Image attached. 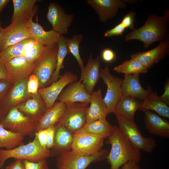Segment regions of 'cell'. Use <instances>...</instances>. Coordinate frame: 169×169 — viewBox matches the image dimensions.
<instances>
[{"label":"cell","mask_w":169,"mask_h":169,"mask_svg":"<svg viewBox=\"0 0 169 169\" xmlns=\"http://www.w3.org/2000/svg\"><path fill=\"white\" fill-rule=\"evenodd\" d=\"M105 141L110 144L111 148L106 158L110 169H120L129 161L139 163L141 160L140 150L136 148L116 125L112 130Z\"/></svg>","instance_id":"6da1fadb"},{"label":"cell","mask_w":169,"mask_h":169,"mask_svg":"<svg viewBox=\"0 0 169 169\" xmlns=\"http://www.w3.org/2000/svg\"><path fill=\"white\" fill-rule=\"evenodd\" d=\"M169 10L166 9L162 16L156 14L149 15L143 26L127 33L124 39L138 40L143 43L144 48H147L155 42L163 41L169 36Z\"/></svg>","instance_id":"7a4b0ae2"},{"label":"cell","mask_w":169,"mask_h":169,"mask_svg":"<svg viewBox=\"0 0 169 169\" xmlns=\"http://www.w3.org/2000/svg\"><path fill=\"white\" fill-rule=\"evenodd\" d=\"M50 150L43 147L35 135L33 141L10 150L0 149V168L11 158L37 162L50 156Z\"/></svg>","instance_id":"3957f363"},{"label":"cell","mask_w":169,"mask_h":169,"mask_svg":"<svg viewBox=\"0 0 169 169\" xmlns=\"http://www.w3.org/2000/svg\"><path fill=\"white\" fill-rule=\"evenodd\" d=\"M58 49L57 43L50 46H45L41 55L35 63L31 74L38 76L39 89L51 84L52 77L56 69Z\"/></svg>","instance_id":"277c9868"},{"label":"cell","mask_w":169,"mask_h":169,"mask_svg":"<svg viewBox=\"0 0 169 169\" xmlns=\"http://www.w3.org/2000/svg\"><path fill=\"white\" fill-rule=\"evenodd\" d=\"M89 104L81 102L66 104L63 114L54 125L62 126L74 134L86 123V112Z\"/></svg>","instance_id":"5b68a950"},{"label":"cell","mask_w":169,"mask_h":169,"mask_svg":"<svg viewBox=\"0 0 169 169\" xmlns=\"http://www.w3.org/2000/svg\"><path fill=\"white\" fill-rule=\"evenodd\" d=\"M38 122L25 115L17 108L11 109L0 124L5 129L23 136L34 137Z\"/></svg>","instance_id":"8992f818"},{"label":"cell","mask_w":169,"mask_h":169,"mask_svg":"<svg viewBox=\"0 0 169 169\" xmlns=\"http://www.w3.org/2000/svg\"><path fill=\"white\" fill-rule=\"evenodd\" d=\"M115 115L119 129L133 145L140 150L151 153L157 146L156 141L151 137H144L134 120H130Z\"/></svg>","instance_id":"52a82bcc"},{"label":"cell","mask_w":169,"mask_h":169,"mask_svg":"<svg viewBox=\"0 0 169 169\" xmlns=\"http://www.w3.org/2000/svg\"><path fill=\"white\" fill-rule=\"evenodd\" d=\"M109 152L106 149H101L98 153L90 156L79 155L71 150L62 153L57 157V169H86L90 164L106 159Z\"/></svg>","instance_id":"ba28073f"},{"label":"cell","mask_w":169,"mask_h":169,"mask_svg":"<svg viewBox=\"0 0 169 169\" xmlns=\"http://www.w3.org/2000/svg\"><path fill=\"white\" fill-rule=\"evenodd\" d=\"M104 139L99 135L80 130L74 134L71 150L80 155H93L102 149Z\"/></svg>","instance_id":"9c48e42d"},{"label":"cell","mask_w":169,"mask_h":169,"mask_svg":"<svg viewBox=\"0 0 169 169\" xmlns=\"http://www.w3.org/2000/svg\"><path fill=\"white\" fill-rule=\"evenodd\" d=\"M100 77L107 88L103 100L108 109V114L114 113L117 104L122 96L121 86L123 79L113 75L108 66L104 68L100 67Z\"/></svg>","instance_id":"30bf717a"},{"label":"cell","mask_w":169,"mask_h":169,"mask_svg":"<svg viewBox=\"0 0 169 169\" xmlns=\"http://www.w3.org/2000/svg\"><path fill=\"white\" fill-rule=\"evenodd\" d=\"M29 77L13 84L4 99L1 102L0 121L11 109L32 96V95L28 92L27 89Z\"/></svg>","instance_id":"8fae6325"},{"label":"cell","mask_w":169,"mask_h":169,"mask_svg":"<svg viewBox=\"0 0 169 169\" xmlns=\"http://www.w3.org/2000/svg\"><path fill=\"white\" fill-rule=\"evenodd\" d=\"M30 19H15L11 22L8 26L3 28L2 31V50L8 46L31 38L28 28Z\"/></svg>","instance_id":"7c38bea8"},{"label":"cell","mask_w":169,"mask_h":169,"mask_svg":"<svg viewBox=\"0 0 169 169\" xmlns=\"http://www.w3.org/2000/svg\"><path fill=\"white\" fill-rule=\"evenodd\" d=\"M77 79L76 74L71 72H66L49 86L38 90V93L43 99L48 110L53 106L64 89L69 84L77 81Z\"/></svg>","instance_id":"4fadbf2b"},{"label":"cell","mask_w":169,"mask_h":169,"mask_svg":"<svg viewBox=\"0 0 169 169\" xmlns=\"http://www.w3.org/2000/svg\"><path fill=\"white\" fill-rule=\"evenodd\" d=\"M135 0H88V4L97 13L100 20L105 23L113 19L120 8H125L128 3L133 4Z\"/></svg>","instance_id":"5bb4252c"},{"label":"cell","mask_w":169,"mask_h":169,"mask_svg":"<svg viewBox=\"0 0 169 169\" xmlns=\"http://www.w3.org/2000/svg\"><path fill=\"white\" fill-rule=\"evenodd\" d=\"M46 17L52 29L60 34L68 33L74 20L72 14H66L59 4L52 2L49 3Z\"/></svg>","instance_id":"9a60e30c"},{"label":"cell","mask_w":169,"mask_h":169,"mask_svg":"<svg viewBox=\"0 0 169 169\" xmlns=\"http://www.w3.org/2000/svg\"><path fill=\"white\" fill-rule=\"evenodd\" d=\"M8 80L14 84L29 77L35 64L29 63L24 56L14 58L5 63Z\"/></svg>","instance_id":"2e32d148"},{"label":"cell","mask_w":169,"mask_h":169,"mask_svg":"<svg viewBox=\"0 0 169 169\" xmlns=\"http://www.w3.org/2000/svg\"><path fill=\"white\" fill-rule=\"evenodd\" d=\"M169 53V38L167 37L160 42L155 48L151 50L138 52L132 54L131 59H135L140 62L147 69L165 58Z\"/></svg>","instance_id":"e0dca14e"},{"label":"cell","mask_w":169,"mask_h":169,"mask_svg":"<svg viewBox=\"0 0 169 169\" xmlns=\"http://www.w3.org/2000/svg\"><path fill=\"white\" fill-rule=\"evenodd\" d=\"M100 57L98 56L95 59L90 56L84 70L81 72L80 80L84 86L87 92L90 95L94 89L100 78Z\"/></svg>","instance_id":"ac0fdd59"},{"label":"cell","mask_w":169,"mask_h":169,"mask_svg":"<svg viewBox=\"0 0 169 169\" xmlns=\"http://www.w3.org/2000/svg\"><path fill=\"white\" fill-rule=\"evenodd\" d=\"M90 95L87 92L84 85L79 80L66 87L57 99L65 104L75 102L90 104Z\"/></svg>","instance_id":"d6986e66"},{"label":"cell","mask_w":169,"mask_h":169,"mask_svg":"<svg viewBox=\"0 0 169 169\" xmlns=\"http://www.w3.org/2000/svg\"><path fill=\"white\" fill-rule=\"evenodd\" d=\"M25 115L38 122L48 110L45 103L38 93L16 107Z\"/></svg>","instance_id":"ffe728a7"},{"label":"cell","mask_w":169,"mask_h":169,"mask_svg":"<svg viewBox=\"0 0 169 169\" xmlns=\"http://www.w3.org/2000/svg\"><path fill=\"white\" fill-rule=\"evenodd\" d=\"M89 104L86 112V123L106 119L108 111L100 89L93 91L90 95Z\"/></svg>","instance_id":"44dd1931"},{"label":"cell","mask_w":169,"mask_h":169,"mask_svg":"<svg viewBox=\"0 0 169 169\" xmlns=\"http://www.w3.org/2000/svg\"><path fill=\"white\" fill-rule=\"evenodd\" d=\"M54 145L50 150V156H58L71 150L73 135L64 127L54 125Z\"/></svg>","instance_id":"7402d4cb"},{"label":"cell","mask_w":169,"mask_h":169,"mask_svg":"<svg viewBox=\"0 0 169 169\" xmlns=\"http://www.w3.org/2000/svg\"><path fill=\"white\" fill-rule=\"evenodd\" d=\"M145 113V128L151 134L163 138H169V123L157 114L147 110Z\"/></svg>","instance_id":"603a6c76"},{"label":"cell","mask_w":169,"mask_h":169,"mask_svg":"<svg viewBox=\"0 0 169 169\" xmlns=\"http://www.w3.org/2000/svg\"><path fill=\"white\" fill-rule=\"evenodd\" d=\"M139 74L125 75L121 86L122 95H127L144 100L152 89L149 86L146 89L141 86L139 80Z\"/></svg>","instance_id":"cb8c5ba5"},{"label":"cell","mask_w":169,"mask_h":169,"mask_svg":"<svg viewBox=\"0 0 169 169\" xmlns=\"http://www.w3.org/2000/svg\"><path fill=\"white\" fill-rule=\"evenodd\" d=\"M33 22V18L30 19L28 28L31 37L44 46H52L57 43L60 34L52 29L46 31L38 23Z\"/></svg>","instance_id":"d4e9b609"},{"label":"cell","mask_w":169,"mask_h":169,"mask_svg":"<svg viewBox=\"0 0 169 169\" xmlns=\"http://www.w3.org/2000/svg\"><path fill=\"white\" fill-rule=\"evenodd\" d=\"M141 103L133 97L122 95L117 104L114 114L130 120H134L135 113Z\"/></svg>","instance_id":"484cf974"},{"label":"cell","mask_w":169,"mask_h":169,"mask_svg":"<svg viewBox=\"0 0 169 169\" xmlns=\"http://www.w3.org/2000/svg\"><path fill=\"white\" fill-rule=\"evenodd\" d=\"M143 112L147 110H153L159 115L169 118V107L160 99L156 92L152 90L143 100L138 109Z\"/></svg>","instance_id":"4316f807"},{"label":"cell","mask_w":169,"mask_h":169,"mask_svg":"<svg viewBox=\"0 0 169 169\" xmlns=\"http://www.w3.org/2000/svg\"><path fill=\"white\" fill-rule=\"evenodd\" d=\"M65 106L66 104L64 103L59 101L55 102L53 106L47 110L39 121L36 132L54 125L63 114Z\"/></svg>","instance_id":"83f0119b"},{"label":"cell","mask_w":169,"mask_h":169,"mask_svg":"<svg viewBox=\"0 0 169 169\" xmlns=\"http://www.w3.org/2000/svg\"><path fill=\"white\" fill-rule=\"evenodd\" d=\"M13 11L11 22L18 18L30 19L35 15L37 0H13Z\"/></svg>","instance_id":"f1b7e54d"},{"label":"cell","mask_w":169,"mask_h":169,"mask_svg":"<svg viewBox=\"0 0 169 169\" xmlns=\"http://www.w3.org/2000/svg\"><path fill=\"white\" fill-rule=\"evenodd\" d=\"M24 137L5 128L0 124V148L6 150L13 149L23 144Z\"/></svg>","instance_id":"f546056e"},{"label":"cell","mask_w":169,"mask_h":169,"mask_svg":"<svg viewBox=\"0 0 169 169\" xmlns=\"http://www.w3.org/2000/svg\"><path fill=\"white\" fill-rule=\"evenodd\" d=\"M110 122L106 119L99 120L86 123L81 129L82 131L99 135L104 139L107 138L113 128Z\"/></svg>","instance_id":"4dcf8cb0"},{"label":"cell","mask_w":169,"mask_h":169,"mask_svg":"<svg viewBox=\"0 0 169 169\" xmlns=\"http://www.w3.org/2000/svg\"><path fill=\"white\" fill-rule=\"evenodd\" d=\"M26 39L14 44L8 46L0 53V58L4 62L14 58L24 56L27 44L32 39Z\"/></svg>","instance_id":"1f68e13d"},{"label":"cell","mask_w":169,"mask_h":169,"mask_svg":"<svg viewBox=\"0 0 169 169\" xmlns=\"http://www.w3.org/2000/svg\"><path fill=\"white\" fill-rule=\"evenodd\" d=\"M114 71L125 75L134 74H140L147 72L148 69L139 61L135 59H130L113 68Z\"/></svg>","instance_id":"d6a6232c"},{"label":"cell","mask_w":169,"mask_h":169,"mask_svg":"<svg viewBox=\"0 0 169 169\" xmlns=\"http://www.w3.org/2000/svg\"><path fill=\"white\" fill-rule=\"evenodd\" d=\"M57 44L58 47L57 61L56 69L52 77L51 84L59 78L61 75L60 70L64 67V60L66 55L69 53L65 42V38L63 34H60Z\"/></svg>","instance_id":"836d02e7"},{"label":"cell","mask_w":169,"mask_h":169,"mask_svg":"<svg viewBox=\"0 0 169 169\" xmlns=\"http://www.w3.org/2000/svg\"><path fill=\"white\" fill-rule=\"evenodd\" d=\"M82 38L81 34H78L74 36L72 38H65L69 53H71L76 59L81 69V72L84 70L85 67L79 52V45Z\"/></svg>","instance_id":"e575fe53"},{"label":"cell","mask_w":169,"mask_h":169,"mask_svg":"<svg viewBox=\"0 0 169 169\" xmlns=\"http://www.w3.org/2000/svg\"><path fill=\"white\" fill-rule=\"evenodd\" d=\"M44 47V46L36 41L31 49L24 56L29 63L34 64L41 55Z\"/></svg>","instance_id":"d590c367"},{"label":"cell","mask_w":169,"mask_h":169,"mask_svg":"<svg viewBox=\"0 0 169 169\" xmlns=\"http://www.w3.org/2000/svg\"><path fill=\"white\" fill-rule=\"evenodd\" d=\"M25 169H49L46 159L37 162L23 160Z\"/></svg>","instance_id":"8d00e7d4"},{"label":"cell","mask_w":169,"mask_h":169,"mask_svg":"<svg viewBox=\"0 0 169 169\" xmlns=\"http://www.w3.org/2000/svg\"><path fill=\"white\" fill-rule=\"evenodd\" d=\"M39 80L38 76L31 74L29 77L27 83V89L29 93L32 95L38 93Z\"/></svg>","instance_id":"74e56055"},{"label":"cell","mask_w":169,"mask_h":169,"mask_svg":"<svg viewBox=\"0 0 169 169\" xmlns=\"http://www.w3.org/2000/svg\"><path fill=\"white\" fill-rule=\"evenodd\" d=\"M136 14L135 12L132 11L124 17L121 23L125 28H129L132 31L135 29L134 26Z\"/></svg>","instance_id":"f35d334b"},{"label":"cell","mask_w":169,"mask_h":169,"mask_svg":"<svg viewBox=\"0 0 169 169\" xmlns=\"http://www.w3.org/2000/svg\"><path fill=\"white\" fill-rule=\"evenodd\" d=\"M125 29L126 28L120 23L113 28L106 31L104 33V36L105 37H110L121 35Z\"/></svg>","instance_id":"ab89813d"},{"label":"cell","mask_w":169,"mask_h":169,"mask_svg":"<svg viewBox=\"0 0 169 169\" xmlns=\"http://www.w3.org/2000/svg\"><path fill=\"white\" fill-rule=\"evenodd\" d=\"M13 84L7 79H0V102L4 99Z\"/></svg>","instance_id":"60d3db41"},{"label":"cell","mask_w":169,"mask_h":169,"mask_svg":"<svg viewBox=\"0 0 169 169\" xmlns=\"http://www.w3.org/2000/svg\"><path fill=\"white\" fill-rule=\"evenodd\" d=\"M48 132L46 147L47 149L49 150L54 145V138L55 131V126H52L47 128Z\"/></svg>","instance_id":"b9f144b4"},{"label":"cell","mask_w":169,"mask_h":169,"mask_svg":"<svg viewBox=\"0 0 169 169\" xmlns=\"http://www.w3.org/2000/svg\"><path fill=\"white\" fill-rule=\"evenodd\" d=\"M101 57L103 60L107 62L113 61L115 58V55L114 52L110 49H105L101 53Z\"/></svg>","instance_id":"7bdbcfd3"},{"label":"cell","mask_w":169,"mask_h":169,"mask_svg":"<svg viewBox=\"0 0 169 169\" xmlns=\"http://www.w3.org/2000/svg\"><path fill=\"white\" fill-rule=\"evenodd\" d=\"M47 132L48 130L47 129L39 130L36 132L35 134L41 146L46 149V145Z\"/></svg>","instance_id":"ee69618b"},{"label":"cell","mask_w":169,"mask_h":169,"mask_svg":"<svg viewBox=\"0 0 169 169\" xmlns=\"http://www.w3.org/2000/svg\"><path fill=\"white\" fill-rule=\"evenodd\" d=\"M164 93L162 95L159 96L160 100L167 105H169V80L167 79L164 86Z\"/></svg>","instance_id":"f6af8a7d"},{"label":"cell","mask_w":169,"mask_h":169,"mask_svg":"<svg viewBox=\"0 0 169 169\" xmlns=\"http://www.w3.org/2000/svg\"><path fill=\"white\" fill-rule=\"evenodd\" d=\"M5 169H25L23 160L15 159L12 163L6 166Z\"/></svg>","instance_id":"bcb514c9"},{"label":"cell","mask_w":169,"mask_h":169,"mask_svg":"<svg viewBox=\"0 0 169 169\" xmlns=\"http://www.w3.org/2000/svg\"><path fill=\"white\" fill-rule=\"evenodd\" d=\"M7 79L8 74L5 63L0 58V79Z\"/></svg>","instance_id":"7dc6e473"},{"label":"cell","mask_w":169,"mask_h":169,"mask_svg":"<svg viewBox=\"0 0 169 169\" xmlns=\"http://www.w3.org/2000/svg\"><path fill=\"white\" fill-rule=\"evenodd\" d=\"M138 164L133 161H129L124 164L121 169H142Z\"/></svg>","instance_id":"c3c4849f"},{"label":"cell","mask_w":169,"mask_h":169,"mask_svg":"<svg viewBox=\"0 0 169 169\" xmlns=\"http://www.w3.org/2000/svg\"><path fill=\"white\" fill-rule=\"evenodd\" d=\"M10 1L9 0H0V13Z\"/></svg>","instance_id":"681fc988"},{"label":"cell","mask_w":169,"mask_h":169,"mask_svg":"<svg viewBox=\"0 0 169 169\" xmlns=\"http://www.w3.org/2000/svg\"><path fill=\"white\" fill-rule=\"evenodd\" d=\"M3 28L2 27L1 22L0 21V53L2 50V31Z\"/></svg>","instance_id":"f907efd6"},{"label":"cell","mask_w":169,"mask_h":169,"mask_svg":"<svg viewBox=\"0 0 169 169\" xmlns=\"http://www.w3.org/2000/svg\"><path fill=\"white\" fill-rule=\"evenodd\" d=\"M1 103L0 102V106Z\"/></svg>","instance_id":"816d5d0a"}]
</instances>
